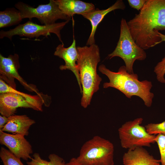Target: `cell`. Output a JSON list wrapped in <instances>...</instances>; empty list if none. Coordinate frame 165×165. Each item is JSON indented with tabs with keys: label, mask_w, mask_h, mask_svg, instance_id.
Masks as SVG:
<instances>
[{
	"label": "cell",
	"mask_w": 165,
	"mask_h": 165,
	"mask_svg": "<svg viewBox=\"0 0 165 165\" xmlns=\"http://www.w3.org/2000/svg\"><path fill=\"white\" fill-rule=\"evenodd\" d=\"M69 21L55 23L48 25H40L31 21L19 24L13 29L5 31L1 30L0 32V38L7 37L12 40V37L15 35L25 36L29 38H38L42 35L48 37L50 33L56 35L59 41L64 45L61 39V31Z\"/></svg>",
	"instance_id": "9c48e42d"
},
{
	"label": "cell",
	"mask_w": 165,
	"mask_h": 165,
	"mask_svg": "<svg viewBox=\"0 0 165 165\" xmlns=\"http://www.w3.org/2000/svg\"><path fill=\"white\" fill-rule=\"evenodd\" d=\"M0 113L9 117L14 115L19 108H31L42 112L47 99L45 95L39 93L35 95L20 92L0 79Z\"/></svg>",
	"instance_id": "277c9868"
},
{
	"label": "cell",
	"mask_w": 165,
	"mask_h": 165,
	"mask_svg": "<svg viewBox=\"0 0 165 165\" xmlns=\"http://www.w3.org/2000/svg\"><path fill=\"white\" fill-rule=\"evenodd\" d=\"M54 55L64 61V65H61L59 67L61 70H69L74 74L79 87L80 92L82 94V89L77 64L78 53L76 46L75 39L74 38L72 44L67 48L64 47L62 44L58 45L55 49Z\"/></svg>",
	"instance_id": "7c38bea8"
},
{
	"label": "cell",
	"mask_w": 165,
	"mask_h": 165,
	"mask_svg": "<svg viewBox=\"0 0 165 165\" xmlns=\"http://www.w3.org/2000/svg\"><path fill=\"white\" fill-rule=\"evenodd\" d=\"M115 57L121 58L124 61L127 72L134 73L133 65L136 60L142 61L146 57L144 50L139 46L133 39L126 20L121 19L119 40L113 51L109 54L108 58Z\"/></svg>",
	"instance_id": "8992f818"
},
{
	"label": "cell",
	"mask_w": 165,
	"mask_h": 165,
	"mask_svg": "<svg viewBox=\"0 0 165 165\" xmlns=\"http://www.w3.org/2000/svg\"><path fill=\"white\" fill-rule=\"evenodd\" d=\"M157 34L159 35V37L160 38L161 41L160 43L163 41L165 42V35L162 34L159 31L157 32Z\"/></svg>",
	"instance_id": "484cf974"
},
{
	"label": "cell",
	"mask_w": 165,
	"mask_h": 165,
	"mask_svg": "<svg viewBox=\"0 0 165 165\" xmlns=\"http://www.w3.org/2000/svg\"><path fill=\"white\" fill-rule=\"evenodd\" d=\"M125 8V5L123 1L118 0L106 9L100 10L97 8L92 12L82 14L81 15L90 21L92 27L91 32L86 45L90 46L95 44V35L97 27L107 14L116 9L124 10Z\"/></svg>",
	"instance_id": "4fadbf2b"
},
{
	"label": "cell",
	"mask_w": 165,
	"mask_h": 165,
	"mask_svg": "<svg viewBox=\"0 0 165 165\" xmlns=\"http://www.w3.org/2000/svg\"><path fill=\"white\" fill-rule=\"evenodd\" d=\"M127 1L131 8L140 11L143 7L147 0H128Z\"/></svg>",
	"instance_id": "603a6c76"
},
{
	"label": "cell",
	"mask_w": 165,
	"mask_h": 165,
	"mask_svg": "<svg viewBox=\"0 0 165 165\" xmlns=\"http://www.w3.org/2000/svg\"><path fill=\"white\" fill-rule=\"evenodd\" d=\"M20 68L19 55L16 53L5 57L0 54V77L9 86L16 89L15 79H16L29 91L39 93L35 86L28 84L20 75L18 70Z\"/></svg>",
	"instance_id": "30bf717a"
},
{
	"label": "cell",
	"mask_w": 165,
	"mask_h": 165,
	"mask_svg": "<svg viewBox=\"0 0 165 165\" xmlns=\"http://www.w3.org/2000/svg\"><path fill=\"white\" fill-rule=\"evenodd\" d=\"M20 13L14 8H7L0 12V28H3L19 24L22 20Z\"/></svg>",
	"instance_id": "e0dca14e"
},
{
	"label": "cell",
	"mask_w": 165,
	"mask_h": 165,
	"mask_svg": "<svg viewBox=\"0 0 165 165\" xmlns=\"http://www.w3.org/2000/svg\"><path fill=\"white\" fill-rule=\"evenodd\" d=\"M35 123L34 120L26 115H14L8 117L7 123L1 130L13 134L26 136L29 134L30 127Z\"/></svg>",
	"instance_id": "9a60e30c"
},
{
	"label": "cell",
	"mask_w": 165,
	"mask_h": 165,
	"mask_svg": "<svg viewBox=\"0 0 165 165\" xmlns=\"http://www.w3.org/2000/svg\"><path fill=\"white\" fill-rule=\"evenodd\" d=\"M145 127L150 134L156 135L161 134L165 135V121L160 123H148Z\"/></svg>",
	"instance_id": "ffe728a7"
},
{
	"label": "cell",
	"mask_w": 165,
	"mask_h": 165,
	"mask_svg": "<svg viewBox=\"0 0 165 165\" xmlns=\"http://www.w3.org/2000/svg\"><path fill=\"white\" fill-rule=\"evenodd\" d=\"M8 117L0 115V130H2L7 123Z\"/></svg>",
	"instance_id": "cb8c5ba5"
},
{
	"label": "cell",
	"mask_w": 165,
	"mask_h": 165,
	"mask_svg": "<svg viewBox=\"0 0 165 165\" xmlns=\"http://www.w3.org/2000/svg\"><path fill=\"white\" fill-rule=\"evenodd\" d=\"M114 152L111 142L96 135L83 144L76 159L83 165H114Z\"/></svg>",
	"instance_id": "5b68a950"
},
{
	"label": "cell",
	"mask_w": 165,
	"mask_h": 165,
	"mask_svg": "<svg viewBox=\"0 0 165 165\" xmlns=\"http://www.w3.org/2000/svg\"><path fill=\"white\" fill-rule=\"evenodd\" d=\"M143 120L138 118L125 122L118 130L121 147L128 150L137 147H150L156 142L155 135H151L145 127L141 125Z\"/></svg>",
	"instance_id": "52a82bcc"
},
{
	"label": "cell",
	"mask_w": 165,
	"mask_h": 165,
	"mask_svg": "<svg viewBox=\"0 0 165 165\" xmlns=\"http://www.w3.org/2000/svg\"><path fill=\"white\" fill-rule=\"evenodd\" d=\"M15 6L20 11L22 19L31 20L35 17L44 25L54 24L58 19L70 21L71 19L61 12L54 0H50L49 3L39 5L36 8L22 2H18Z\"/></svg>",
	"instance_id": "ba28073f"
},
{
	"label": "cell",
	"mask_w": 165,
	"mask_h": 165,
	"mask_svg": "<svg viewBox=\"0 0 165 165\" xmlns=\"http://www.w3.org/2000/svg\"><path fill=\"white\" fill-rule=\"evenodd\" d=\"M98 69L109 79V82L104 83V88H116L129 98L133 96H138L143 100L146 107L151 106L154 97V94L150 92L152 86L151 82L146 80L139 81L138 75L129 73L124 65L121 66L117 72L111 71L103 64H101Z\"/></svg>",
	"instance_id": "3957f363"
},
{
	"label": "cell",
	"mask_w": 165,
	"mask_h": 165,
	"mask_svg": "<svg viewBox=\"0 0 165 165\" xmlns=\"http://www.w3.org/2000/svg\"><path fill=\"white\" fill-rule=\"evenodd\" d=\"M61 12L70 18L75 14L81 15L95 10L94 5L79 0H55Z\"/></svg>",
	"instance_id": "2e32d148"
},
{
	"label": "cell",
	"mask_w": 165,
	"mask_h": 165,
	"mask_svg": "<svg viewBox=\"0 0 165 165\" xmlns=\"http://www.w3.org/2000/svg\"><path fill=\"white\" fill-rule=\"evenodd\" d=\"M24 136L19 134H11L0 130V144L6 147L15 156L27 161L32 157V146Z\"/></svg>",
	"instance_id": "8fae6325"
},
{
	"label": "cell",
	"mask_w": 165,
	"mask_h": 165,
	"mask_svg": "<svg viewBox=\"0 0 165 165\" xmlns=\"http://www.w3.org/2000/svg\"><path fill=\"white\" fill-rule=\"evenodd\" d=\"M0 157L3 165H24L20 159L3 147L1 148Z\"/></svg>",
	"instance_id": "d6986e66"
},
{
	"label": "cell",
	"mask_w": 165,
	"mask_h": 165,
	"mask_svg": "<svg viewBox=\"0 0 165 165\" xmlns=\"http://www.w3.org/2000/svg\"><path fill=\"white\" fill-rule=\"evenodd\" d=\"M154 72L156 73L157 80L165 83L164 75L165 74V55L161 61L158 62L155 67Z\"/></svg>",
	"instance_id": "7402d4cb"
},
{
	"label": "cell",
	"mask_w": 165,
	"mask_h": 165,
	"mask_svg": "<svg viewBox=\"0 0 165 165\" xmlns=\"http://www.w3.org/2000/svg\"><path fill=\"white\" fill-rule=\"evenodd\" d=\"M155 141L160 150L161 165H165V135L161 134H157Z\"/></svg>",
	"instance_id": "44dd1931"
},
{
	"label": "cell",
	"mask_w": 165,
	"mask_h": 165,
	"mask_svg": "<svg viewBox=\"0 0 165 165\" xmlns=\"http://www.w3.org/2000/svg\"><path fill=\"white\" fill-rule=\"evenodd\" d=\"M122 160L124 165H160V163L143 147L128 150Z\"/></svg>",
	"instance_id": "5bb4252c"
},
{
	"label": "cell",
	"mask_w": 165,
	"mask_h": 165,
	"mask_svg": "<svg viewBox=\"0 0 165 165\" xmlns=\"http://www.w3.org/2000/svg\"><path fill=\"white\" fill-rule=\"evenodd\" d=\"M33 157L30 161L27 162L28 165H65L66 163L63 158L54 153L49 155V161L42 159L38 153H34Z\"/></svg>",
	"instance_id": "ac0fdd59"
},
{
	"label": "cell",
	"mask_w": 165,
	"mask_h": 165,
	"mask_svg": "<svg viewBox=\"0 0 165 165\" xmlns=\"http://www.w3.org/2000/svg\"><path fill=\"white\" fill-rule=\"evenodd\" d=\"M77 64L82 87L81 105L86 108L90 105L94 94L99 89L102 78L97 74V67L100 61V49L95 44L78 46Z\"/></svg>",
	"instance_id": "7a4b0ae2"
},
{
	"label": "cell",
	"mask_w": 165,
	"mask_h": 165,
	"mask_svg": "<svg viewBox=\"0 0 165 165\" xmlns=\"http://www.w3.org/2000/svg\"><path fill=\"white\" fill-rule=\"evenodd\" d=\"M65 165H83L79 162L76 158H72L68 163H66Z\"/></svg>",
	"instance_id": "d4e9b609"
},
{
	"label": "cell",
	"mask_w": 165,
	"mask_h": 165,
	"mask_svg": "<svg viewBox=\"0 0 165 165\" xmlns=\"http://www.w3.org/2000/svg\"><path fill=\"white\" fill-rule=\"evenodd\" d=\"M127 23L134 41L144 50L160 43L157 32L165 30V0H147L139 13Z\"/></svg>",
	"instance_id": "6da1fadb"
}]
</instances>
